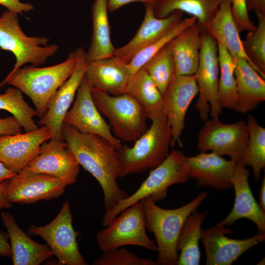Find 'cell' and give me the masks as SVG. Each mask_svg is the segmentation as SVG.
<instances>
[{
  "label": "cell",
  "mask_w": 265,
  "mask_h": 265,
  "mask_svg": "<svg viewBox=\"0 0 265 265\" xmlns=\"http://www.w3.org/2000/svg\"><path fill=\"white\" fill-rule=\"evenodd\" d=\"M62 133L79 164L100 185L106 211L128 196L117 183V179L123 177V170L118 150L109 141L98 135L81 133L64 123Z\"/></svg>",
  "instance_id": "1"
},
{
  "label": "cell",
  "mask_w": 265,
  "mask_h": 265,
  "mask_svg": "<svg viewBox=\"0 0 265 265\" xmlns=\"http://www.w3.org/2000/svg\"><path fill=\"white\" fill-rule=\"evenodd\" d=\"M207 196V192H201L189 203L174 209L159 207L151 197L140 200L146 229L154 234L156 239L158 252L157 261L159 265H177L179 255L177 245L181 229L187 218Z\"/></svg>",
  "instance_id": "2"
},
{
  "label": "cell",
  "mask_w": 265,
  "mask_h": 265,
  "mask_svg": "<svg viewBox=\"0 0 265 265\" xmlns=\"http://www.w3.org/2000/svg\"><path fill=\"white\" fill-rule=\"evenodd\" d=\"M76 63V54L72 52L65 61L58 64L20 68L5 77L0 83V89L7 84L19 89L32 101L37 115L41 118L51 98L71 75Z\"/></svg>",
  "instance_id": "3"
},
{
  "label": "cell",
  "mask_w": 265,
  "mask_h": 265,
  "mask_svg": "<svg viewBox=\"0 0 265 265\" xmlns=\"http://www.w3.org/2000/svg\"><path fill=\"white\" fill-rule=\"evenodd\" d=\"M186 156L173 150L158 166L153 169L138 188L131 195L121 201L113 208L106 211L102 225H108L123 210L147 197L156 202L166 197L169 186L184 184L189 179L187 175Z\"/></svg>",
  "instance_id": "4"
},
{
  "label": "cell",
  "mask_w": 265,
  "mask_h": 265,
  "mask_svg": "<svg viewBox=\"0 0 265 265\" xmlns=\"http://www.w3.org/2000/svg\"><path fill=\"white\" fill-rule=\"evenodd\" d=\"M171 141V128L166 116L152 120L150 127L132 147L123 145L118 150L123 177L156 167L168 156Z\"/></svg>",
  "instance_id": "5"
},
{
  "label": "cell",
  "mask_w": 265,
  "mask_h": 265,
  "mask_svg": "<svg viewBox=\"0 0 265 265\" xmlns=\"http://www.w3.org/2000/svg\"><path fill=\"white\" fill-rule=\"evenodd\" d=\"M98 109L109 121L114 135L120 140L134 142L148 129L144 108L127 93L112 95L92 89Z\"/></svg>",
  "instance_id": "6"
},
{
  "label": "cell",
  "mask_w": 265,
  "mask_h": 265,
  "mask_svg": "<svg viewBox=\"0 0 265 265\" xmlns=\"http://www.w3.org/2000/svg\"><path fill=\"white\" fill-rule=\"evenodd\" d=\"M49 42L46 37L27 36L20 26L18 14L5 10L0 16V49L10 52L16 58L7 75L26 63L37 67L45 64L59 50L56 44L48 45Z\"/></svg>",
  "instance_id": "7"
},
{
  "label": "cell",
  "mask_w": 265,
  "mask_h": 265,
  "mask_svg": "<svg viewBox=\"0 0 265 265\" xmlns=\"http://www.w3.org/2000/svg\"><path fill=\"white\" fill-rule=\"evenodd\" d=\"M105 227L96 234L97 244L103 252L126 245L158 251L156 242L147 234L143 207L140 201L123 210Z\"/></svg>",
  "instance_id": "8"
},
{
  "label": "cell",
  "mask_w": 265,
  "mask_h": 265,
  "mask_svg": "<svg viewBox=\"0 0 265 265\" xmlns=\"http://www.w3.org/2000/svg\"><path fill=\"white\" fill-rule=\"evenodd\" d=\"M219 66L217 43L206 31H202L200 56L194 74L199 88V96L195 107L200 118L207 120L209 114L218 117L222 108L218 96Z\"/></svg>",
  "instance_id": "9"
},
{
  "label": "cell",
  "mask_w": 265,
  "mask_h": 265,
  "mask_svg": "<svg viewBox=\"0 0 265 265\" xmlns=\"http://www.w3.org/2000/svg\"><path fill=\"white\" fill-rule=\"evenodd\" d=\"M72 220L70 206L66 200L51 222L42 226L31 225L28 231L47 242L59 265H87L79 248L78 234L74 229Z\"/></svg>",
  "instance_id": "10"
},
{
  "label": "cell",
  "mask_w": 265,
  "mask_h": 265,
  "mask_svg": "<svg viewBox=\"0 0 265 265\" xmlns=\"http://www.w3.org/2000/svg\"><path fill=\"white\" fill-rule=\"evenodd\" d=\"M248 137L245 121L228 124L222 123L218 117H212L204 121L199 132L197 148L200 152L210 151L228 156L238 162L246 149Z\"/></svg>",
  "instance_id": "11"
},
{
  "label": "cell",
  "mask_w": 265,
  "mask_h": 265,
  "mask_svg": "<svg viewBox=\"0 0 265 265\" xmlns=\"http://www.w3.org/2000/svg\"><path fill=\"white\" fill-rule=\"evenodd\" d=\"M67 186L58 178L33 172L27 165L8 180L5 195L11 203L32 204L59 197Z\"/></svg>",
  "instance_id": "12"
},
{
  "label": "cell",
  "mask_w": 265,
  "mask_h": 265,
  "mask_svg": "<svg viewBox=\"0 0 265 265\" xmlns=\"http://www.w3.org/2000/svg\"><path fill=\"white\" fill-rule=\"evenodd\" d=\"M63 123L81 133L103 137L118 150L123 146L121 141L113 134L110 125L96 106L92 98L91 88L84 77L78 88L73 106L64 117Z\"/></svg>",
  "instance_id": "13"
},
{
  "label": "cell",
  "mask_w": 265,
  "mask_h": 265,
  "mask_svg": "<svg viewBox=\"0 0 265 265\" xmlns=\"http://www.w3.org/2000/svg\"><path fill=\"white\" fill-rule=\"evenodd\" d=\"M75 52L76 63L73 72L51 98L45 115L38 122L49 129L53 139L64 141L62 133L63 120L84 76L87 65L86 52L82 47L78 48Z\"/></svg>",
  "instance_id": "14"
},
{
  "label": "cell",
  "mask_w": 265,
  "mask_h": 265,
  "mask_svg": "<svg viewBox=\"0 0 265 265\" xmlns=\"http://www.w3.org/2000/svg\"><path fill=\"white\" fill-rule=\"evenodd\" d=\"M199 88L195 75H178L173 77L163 94L164 113L170 125L172 134L171 147L184 144L181 136L185 127L188 108L198 94Z\"/></svg>",
  "instance_id": "15"
},
{
  "label": "cell",
  "mask_w": 265,
  "mask_h": 265,
  "mask_svg": "<svg viewBox=\"0 0 265 265\" xmlns=\"http://www.w3.org/2000/svg\"><path fill=\"white\" fill-rule=\"evenodd\" d=\"M232 233L225 226L217 224L202 230L201 240L206 252L207 265H231L246 251L265 240V233L259 232L243 239H232L225 236Z\"/></svg>",
  "instance_id": "16"
},
{
  "label": "cell",
  "mask_w": 265,
  "mask_h": 265,
  "mask_svg": "<svg viewBox=\"0 0 265 265\" xmlns=\"http://www.w3.org/2000/svg\"><path fill=\"white\" fill-rule=\"evenodd\" d=\"M33 172L58 178L67 186L75 184L80 165L65 141L51 139L41 146L38 155L27 165Z\"/></svg>",
  "instance_id": "17"
},
{
  "label": "cell",
  "mask_w": 265,
  "mask_h": 265,
  "mask_svg": "<svg viewBox=\"0 0 265 265\" xmlns=\"http://www.w3.org/2000/svg\"><path fill=\"white\" fill-rule=\"evenodd\" d=\"M51 137L45 126L24 133L0 135V160L18 173L38 155L42 144Z\"/></svg>",
  "instance_id": "18"
},
{
  "label": "cell",
  "mask_w": 265,
  "mask_h": 265,
  "mask_svg": "<svg viewBox=\"0 0 265 265\" xmlns=\"http://www.w3.org/2000/svg\"><path fill=\"white\" fill-rule=\"evenodd\" d=\"M236 162L212 152H200L194 156L186 157L189 178L194 179L199 186H210L218 190L233 188L231 178Z\"/></svg>",
  "instance_id": "19"
},
{
  "label": "cell",
  "mask_w": 265,
  "mask_h": 265,
  "mask_svg": "<svg viewBox=\"0 0 265 265\" xmlns=\"http://www.w3.org/2000/svg\"><path fill=\"white\" fill-rule=\"evenodd\" d=\"M143 21L132 38L125 45L116 48L113 56L128 64L138 52L158 40L182 19L184 13L175 11L163 18L156 17L153 5L145 4Z\"/></svg>",
  "instance_id": "20"
},
{
  "label": "cell",
  "mask_w": 265,
  "mask_h": 265,
  "mask_svg": "<svg viewBox=\"0 0 265 265\" xmlns=\"http://www.w3.org/2000/svg\"><path fill=\"white\" fill-rule=\"evenodd\" d=\"M249 170L240 161L236 162L231 183L235 191V202L229 214L217 224L230 226L241 218L252 221L258 232L265 233V212L254 197L249 184Z\"/></svg>",
  "instance_id": "21"
},
{
  "label": "cell",
  "mask_w": 265,
  "mask_h": 265,
  "mask_svg": "<svg viewBox=\"0 0 265 265\" xmlns=\"http://www.w3.org/2000/svg\"><path fill=\"white\" fill-rule=\"evenodd\" d=\"M84 77L91 89L118 95L126 92L131 75L128 64L112 57L87 62Z\"/></svg>",
  "instance_id": "22"
},
{
  "label": "cell",
  "mask_w": 265,
  "mask_h": 265,
  "mask_svg": "<svg viewBox=\"0 0 265 265\" xmlns=\"http://www.w3.org/2000/svg\"><path fill=\"white\" fill-rule=\"evenodd\" d=\"M1 218L7 230L14 265H39L53 256L48 245L35 241L24 232L9 212H2Z\"/></svg>",
  "instance_id": "23"
},
{
  "label": "cell",
  "mask_w": 265,
  "mask_h": 265,
  "mask_svg": "<svg viewBox=\"0 0 265 265\" xmlns=\"http://www.w3.org/2000/svg\"><path fill=\"white\" fill-rule=\"evenodd\" d=\"M232 56L236 65L235 76L238 96L234 110L246 113L255 109L265 100V79L252 68L246 59Z\"/></svg>",
  "instance_id": "24"
},
{
  "label": "cell",
  "mask_w": 265,
  "mask_h": 265,
  "mask_svg": "<svg viewBox=\"0 0 265 265\" xmlns=\"http://www.w3.org/2000/svg\"><path fill=\"white\" fill-rule=\"evenodd\" d=\"M205 31L221 44L232 56L246 59L252 64L246 55L239 32L232 13L231 0H222L214 15L207 25Z\"/></svg>",
  "instance_id": "25"
},
{
  "label": "cell",
  "mask_w": 265,
  "mask_h": 265,
  "mask_svg": "<svg viewBox=\"0 0 265 265\" xmlns=\"http://www.w3.org/2000/svg\"><path fill=\"white\" fill-rule=\"evenodd\" d=\"M202 31L196 22L168 43L173 57L175 74H195L199 60Z\"/></svg>",
  "instance_id": "26"
},
{
  "label": "cell",
  "mask_w": 265,
  "mask_h": 265,
  "mask_svg": "<svg viewBox=\"0 0 265 265\" xmlns=\"http://www.w3.org/2000/svg\"><path fill=\"white\" fill-rule=\"evenodd\" d=\"M107 0H94L91 9L92 34L87 62L113 56L115 48L110 39Z\"/></svg>",
  "instance_id": "27"
},
{
  "label": "cell",
  "mask_w": 265,
  "mask_h": 265,
  "mask_svg": "<svg viewBox=\"0 0 265 265\" xmlns=\"http://www.w3.org/2000/svg\"><path fill=\"white\" fill-rule=\"evenodd\" d=\"M125 93L140 104L151 121L165 115L163 94L143 68L130 77Z\"/></svg>",
  "instance_id": "28"
},
{
  "label": "cell",
  "mask_w": 265,
  "mask_h": 265,
  "mask_svg": "<svg viewBox=\"0 0 265 265\" xmlns=\"http://www.w3.org/2000/svg\"><path fill=\"white\" fill-rule=\"evenodd\" d=\"M222 0H157L153 5L155 16H168L175 11L185 12L197 19L202 31L217 11Z\"/></svg>",
  "instance_id": "29"
},
{
  "label": "cell",
  "mask_w": 265,
  "mask_h": 265,
  "mask_svg": "<svg viewBox=\"0 0 265 265\" xmlns=\"http://www.w3.org/2000/svg\"><path fill=\"white\" fill-rule=\"evenodd\" d=\"M208 213L195 211L185 221L177 241V250L180 252L178 265H200L199 241L201 239L202 223Z\"/></svg>",
  "instance_id": "30"
},
{
  "label": "cell",
  "mask_w": 265,
  "mask_h": 265,
  "mask_svg": "<svg viewBox=\"0 0 265 265\" xmlns=\"http://www.w3.org/2000/svg\"><path fill=\"white\" fill-rule=\"evenodd\" d=\"M246 123L249 137L240 161L246 167H252L254 179L258 181L265 167V128L251 114L248 115Z\"/></svg>",
  "instance_id": "31"
},
{
  "label": "cell",
  "mask_w": 265,
  "mask_h": 265,
  "mask_svg": "<svg viewBox=\"0 0 265 265\" xmlns=\"http://www.w3.org/2000/svg\"><path fill=\"white\" fill-rule=\"evenodd\" d=\"M217 43L219 66L218 99L222 108L234 110L238 100L235 61L226 48Z\"/></svg>",
  "instance_id": "32"
},
{
  "label": "cell",
  "mask_w": 265,
  "mask_h": 265,
  "mask_svg": "<svg viewBox=\"0 0 265 265\" xmlns=\"http://www.w3.org/2000/svg\"><path fill=\"white\" fill-rule=\"evenodd\" d=\"M22 93L15 87L8 88L0 94V109L11 113L25 132H29L39 128L33 119L37 112L24 100Z\"/></svg>",
  "instance_id": "33"
},
{
  "label": "cell",
  "mask_w": 265,
  "mask_h": 265,
  "mask_svg": "<svg viewBox=\"0 0 265 265\" xmlns=\"http://www.w3.org/2000/svg\"><path fill=\"white\" fill-rule=\"evenodd\" d=\"M142 68L163 94L175 74L173 57L168 43L149 59Z\"/></svg>",
  "instance_id": "34"
},
{
  "label": "cell",
  "mask_w": 265,
  "mask_h": 265,
  "mask_svg": "<svg viewBox=\"0 0 265 265\" xmlns=\"http://www.w3.org/2000/svg\"><path fill=\"white\" fill-rule=\"evenodd\" d=\"M258 25L248 34L242 45L253 68L265 79V14H256Z\"/></svg>",
  "instance_id": "35"
},
{
  "label": "cell",
  "mask_w": 265,
  "mask_h": 265,
  "mask_svg": "<svg viewBox=\"0 0 265 265\" xmlns=\"http://www.w3.org/2000/svg\"><path fill=\"white\" fill-rule=\"evenodd\" d=\"M197 22L195 17L191 16L182 19L163 36L138 52L128 64L131 77L141 68L145 63L172 39Z\"/></svg>",
  "instance_id": "36"
},
{
  "label": "cell",
  "mask_w": 265,
  "mask_h": 265,
  "mask_svg": "<svg viewBox=\"0 0 265 265\" xmlns=\"http://www.w3.org/2000/svg\"><path fill=\"white\" fill-rule=\"evenodd\" d=\"M94 265H158L157 261L138 257L123 247L103 252Z\"/></svg>",
  "instance_id": "37"
},
{
  "label": "cell",
  "mask_w": 265,
  "mask_h": 265,
  "mask_svg": "<svg viewBox=\"0 0 265 265\" xmlns=\"http://www.w3.org/2000/svg\"><path fill=\"white\" fill-rule=\"evenodd\" d=\"M232 13L238 31L254 30L256 26L250 19L245 0H231Z\"/></svg>",
  "instance_id": "38"
},
{
  "label": "cell",
  "mask_w": 265,
  "mask_h": 265,
  "mask_svg": "<svg viewBox=\"0 0 265 265\" xmlns=\"http://www.w3.org/2000/svg\"><path fill=\"white\" fill-rule=\"evenodd\" d=\"M22 127L13 116L0 118V135H12L22 132Z\"/></svg>",
  "instance_id": "39"
},
{
  "label": "cell",
  "mask_w": 265,
  "mask_h": 265,
  "mask_svg": "<svg viewBox=\"0 0 265 265\" xmlns=\"http://www.w3.org/2000/svg\"><path fill=\"white\" fill-rule=\"evenodd\" d=\"M0 5L6 8L7 10L18 14L29 12L34 9L32 4L22 2L20 0H0Z\"/></svg>",
  "instance_id": "40"
},
{
  "label": "cell",
  "mask_w": 265,
  "mask_h": 265,
  "mask_svg": "<svg viewBox=\"0 0 265 265\" xmlns=\"http://www.w3.org/2000/svg\"><path fill=\"white\" fill-rule=\"evenodd\" d=\"M157 0H107L108 9L114 12L123 6L134 2H141L145 4L154 5Z\"/></svg>",
  "instance_id": "41"
},
{
  "label": "cell",
  "mask_w": 265,
  "mask_h": 265,
  "mask_svg": "<svg viewBox=\"0 0 265 265\" xmlns=\"http://www.w3.org/2000/svg\"><path fill=\"white\" fill-rule=\"evenodd\" d=\"M9 236L7 233L0 231V256L11 257L10 244L8 242Z\"/></svg>",
  "instance_id": "42"
},
{
  "label": "cell",
  "mask_w": 265,
  "mask_h": 265,
  "mask_svg": "<svg viewBox=\"0 0 265 265\" xmlns=\"http://www.w3.org/2000/svg\"><path fill=\"white\" fill-rule=\"evenodd\" d=\"M248 11H253L256 14H265V0H245Z\"/></svg>",
  "instance_id": "43"
},
{
  "label": "cell",
  "mask_w": 265,
  "mask_h": 265,
  "mask_svg": "<svg viewBox=\"0 0 265 265\" xmlns=\"http://www.w3.org/2000/svg\"><path fill=\"white\" fill-rule=\"evenodd\" d=\"M8 180L0 183V210L3 209H10L12 207V203L8 200L5 195V190Z\"/></svg>",
  "instance_id": "44"
},
{
  "label": "cell",
  "mask_w": 265,
  "mask_h": 265,
  "mask_svg": "<svg viewBox=\"0 0 265 265\" xmlns=\"http://www.w3.org/2000/svg\"><path fill=\"white\" fill-rule=\"evenodd\" d=\"M17 173L8 168L0 160V183L9 180Z\"/></svg>",
  "instance_id": "45"
},
{
  "label": "cell",
  "mask_w": 265,
  "mask_h": 265,
  "mask_svg": "<svg viewBox=\"0 0 265 265\" xmlns=\"http://www.w3.org/2000/svg\"><path fill=\"white\" fill-rule=\"evenodd\" d=\"M261 209L265 212V177H264L259 194V203Z\"/></svg>",
  "instance_id": "46"
},
{
  "label": "cell",
  "mask_w": 265,
  "mask_h": 265,
  "mask_svg": "<svg viewBox=\"0 0 265 265\" xmlns=\"http://www.w3.org/2000/svg\"><path fill=\"white\" fill-rule=\"evenodd\" d=\"M258 263V265H265V258L263 259Z\"/></svg>",
  "instance_id": "47"
}]
</instances>
